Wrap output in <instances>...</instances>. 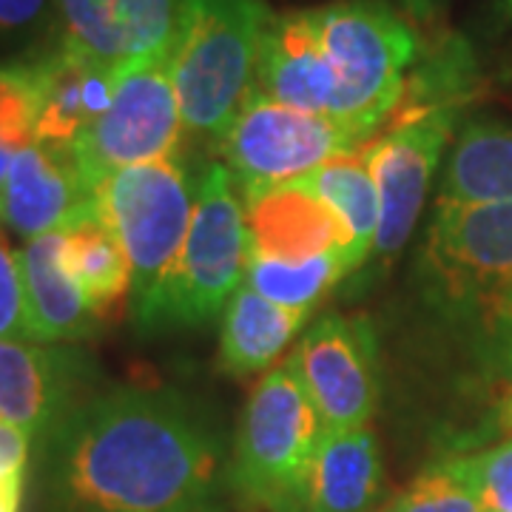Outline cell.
I'll use <instances>...</instances> for the list:
<instances>
[{"label": "cell", "mask_w": 512, "mask_h": 512, "mask_svg": "<svg viewBox=\"0 0 512 512\" xmlns=\"http://www.w3.org/2000/svg\"><path fill=\"white\" fill-rule=\"evenodd\" d=\"M37 450L46 512H183L225 470L220 430L171 387L92 393Z\"/></svg>", "instance_id": "1"}, {"label": "cell", "mask_w": 512, "mask_h": 512, "mask_svg": "<svg viewBox=\"0 0 512 512\" xmlns=\"http://www.w3.org/2000/svg\"><path fill=\"white\" fill-rule=\"evenodd\" d=\"M413 291L430 325L484 379H512V202L436 205Z\"/></svg>", "instance_id": "2"}, {"label": "cell", "mask_w": 512, "mask_h": 512, "mask_svg": "<svg viewBox=\"0 0 512 512\" xmlns=\"http://www.w3.org/2000/svg\"><path fill=\"white\" fill-rule=\"evenodd\" d=\"M131 268V316L140 330H157L163 299L194 220L197 185L180 157L114 171L94 191Z\"/></svg>", "instance_id": "3"}, {"label": "cell", "mask_w": 512, "mask_h": 512, "mask_svg": "<svg viewBox=\"0 0 512 512\" xmlns=\"http://www.w3.org/2000/svg\"><path fill=\"white\" fill-rule=\"evenodd\" d=\"M322 421L291 359L271 367L242 407L228 484L245 512H305Z\"/></svg>", "instance_id": "4"}, {"label": "cell", "mask_w": 512, "mask_h": 512, "mask_svg": "<svg viewBox=\"0 0 512 512\" xmlns=\"http://www.w3.org/2000/svg\"><path fill=\"white\" fill-rule=\"evenodd\" d=\"M265 0H194L171 60L183 128L191 140L220 146L256 86Z\"/></svg>", "instance_id": "5"}, {"label": "cell", "mask_w": 512, "mask_h": 512, "mask_svg": "<svg viewBox=\"0 0 512 512\" xmlns=\"http://www.w3.org/2000/svg\"><path fill=\"white\" fill-rule=\"evenodd\" d=\"M316 12L336 80L328 114L365 143L396 109L419 43L384 0H339Z\"/></svg>", "instance_id": "6"}, {"label": "cell", "mask_w": 512, "mask_h": 512, "mask_svg": "<svg viewBox=\"0 0 512 512\" xmlns=\"http://www.w3.org/2000/svg\"><path fill=\"white\" fill-rule=\"evenodd\" d=\"M248 228L225 163H211L197 180L194 220L165 291L157 330L200 328L225 313L245 282Z\"/></svg>", "instance_id": "7"}, {"label": "cell", "mask_w": 512, "mask_h": 512, "mask_svg": "<svg viewBox=\"0 0 512 512\" xmlns=\"http://www.w3.org/2000/svg\"><path fill=\"white\" fill-rule=\"evenodd\" d=\"M171 60L160 55L126 66L109 109L74 140V163L92 194L114 171L177 157L185 128Z\"/></svg>", "instance_id": "8"}, {"label": "cell", "mask_w": 512, "mask_h": 512, "mask_svg": "<svg viewBox=\"0 0 512 512\" xmlns=\"http://www.w3.org/2000/svg\"><path fill=\"white\" fill-rule=\"evenodd\" d=\"M359 146L362 140L330 114L293 109L254 86L220 151L242 197H254L279 185L299 183L330 157Z\"/></svg>", "instance_id": "9"}, {"label": "cell", "mask_w": 512, "mask_h": 512, "mask_svg": "<svg viewBox=\"0 0 512 512\" xmlns=\"http://www.w3.org/2000/svg\"><path fill=\"white\" fill-rule=\"evenodd\" d=\"M456 114L458 109H439L390 120L387 134L367 148V168L379 191V231L365 262L367 271H384L402 254L450 143Z\"/></svg>", "instance_id": "10"}, {"label": "cell", "mask_w": 512, "mask_h": 512, "mask_svg": "<svg viewBox=\"0 0 512 512\" xmlns=\"http://www.w3.org/2000/svg\"><path fill=\"white\" fill-rule=\"evenodd\" d=\"M291 362L325 433L367 427L379 404V348L367 319H316Z\"/></svg>", "instance_id": "11"}, {"label": "cell", "mask_w": 512, "mask_h": 512, "mask_svg": "<svg viewBox=\"0 0 512 512\" xmlns=\"http://www.w3.org/2000/svg\"><path fill=\"white\" fill-rule=\"evenodd\" d=\"M92 382V359L80 350L0 339V419L20 427L37 447L89 399Z\"/></svg>", "instance_id": "12"}, {"label": "cell", "mask_w": 512, "mask_h": 512, "mask_svg": "<svg viewBox=\"0 0 512 512\" xmlns=\"http://www.w3.org/2000/svg\"><path fill=\"white\" fill-rule=\"evenodd\" d=\"M66 43L109 66L174 55L194 0H55Z\"/></svg>", "instance_id": "13"}, {"label": "cell", "mask_w": 512, "mask_h": 512, "mask_svg": "<svg viewBox=\"0 0 512 512\" xmlns=\"http://www.w3.org/2000/svg\"><path fill=\"white\" fill-rule=\"evenodd\" d=\"M92 208L94 194L77 171L72 148L32 143L0 185V222L23 239L60 231Z\"/></svg>", "instance_id": "14"}, {"label": "cell", "mask_w": 512, "mask_h": 512, "mask_svg": "<svg viewBox=\"0 0 512 512\" xmlns=\"http://www.w3.org/2000/svg\"><path fill=\"white\" fill-rule=\"evenodd\" d=\"M32 66L37 80L35 143L72 148L83 128L109 109L123 69L80 52L66 40L32 60Z\"/></svg>", "instance_id": "15"}, {"label": "cell", "mask_w": 512, "mask_h": 512, "mask_svg": "<svg viewBox=\"0 0 512 512\" xmlns=\"http://www.w3.org/2000/svg\"><path fill=\"white\" fill-rule=\"evenodd\" d=\"M256 89L293 109L328 114L336 80L316 9L268 18L256 60Z\"/></svg>", "instance_id": "16"}, {"label": "cell", "mask_w": 512, "mask_h": 512, "mask_svg": "<svg viewBox=\"0 0 512 512\" xmlns=\"http://www.w3.org/2000/svg\"><path fill=\"white\" fill-rule=\"evenodd\" d=\"M248 254L302 262L328 251H345L348 228L328 202L319 200L308 185L288 183L245 197Z\"/></svg>", "instance_id": "17"}, {"label": "cell", "mask_w": 512, "mask_h": 512, "mask_svg": "<svg viewBox=\"0 0 512 512\" xmlns=\"http://www.w3.org/2000/svg\"><path fill=\"white\" fill-rule=\"evenodd\" d=\"M63 228L26 239L18 251L20 279L26 293V316L32 342L60 345L86 339L97 325V313L86 293L63 265Z\"/></svg>", "instance_id": "18"}, {"label": "cell", "mask_w": 512, "mask_h": 512, "mask_svg": "<svg viewBox=\"0 0 512 512\" xmlns=\"http://www.w3.org/2000/svg\"><path fill=\"white\" fill-rule=\"evenodd\" d=\"M384 467L370 427L322 433L305 512H367L382 495Z\"/></svg>", "instance_id": "19"}, {"label": "cell", "mask_w": 512, "mask_h": 512, "mask_svg": "<svg viewBox=\"0 0 512 512\" xmlns=\"http://www.w3.org/2000/svg\"><path fill=\"white\" fill-rule=\"evenodd\" d=\"M441 205L512 202V126L473 117L458 131L439 188Z\"/></svg>", "instance_id": "20"}, {"label": "cell", "mask_w": 512, "mask_h": 512, "mask_svg": "<svg viewBox=\"0 0 512 512\" xmlns=\"http://www.w3.org/2000/svg\"><path fill=\"white\" fill-rule=\"evenodd\" d=\"M308 316L311 311L276 305L242 282L222 313V370L231 376H251L271 367L308 325Z\"/></svg>", "instance_id": "21"}, {"label": "cell", "mask_w": 512, "mask_h": 512, "mask_svg": "<svg viewBox=\"0 0 512 512\" xmlns=\"http://www.w3.org/2000/svg\"><path fill=\"white\" fill-rule=\"evenodd\" d=\"M63 234V265L86 293L94 313L106 319L131 291V268L120 239L97 211V202L92 211L69 222Z\"/></svg>", "instance_id": "22"}, {"label": "cell", "mask_w": 512, "mask_h": 512, "mask_svg": "<svg viewBox=\"0 0 512 512\" xmlns=\"http://www.w3.org/2000/svg\"><path fill=\"white\" fill-rule=\"evenodd\" d=\"M302 183L319 200L336 211V217L348 228V274L362 271L370 256L373 239L379 231V191L370 177L367 157H359L356 148L330 157L328 163L311 171Z\"/></svg>", "instance_id": "23"}, {"label": "cell", "mask_w": 512, "mask_h": 512, "mask_svg": "<svg viewBox=\"0 0 512 512\" xmlns=\"http://www.w3.org/2000/svg\"><path fill=\"white\" fill-rule=\"evenodd\" d=\"M345 274H348L345 251H328L302 262L248 254V265H245V282L256 293H262L276 305L305 308V311H313V305Z\"/></svg>", "instance_id": "24"}, {"label": "cell", "mask_w": 512, "mask_h": 512, "mask_svg": "<svg viewBox=\"0 0 512 512\" xmlns=\"http://www.w3.org/2000/svg\"><path fill=\"white\" fill-rule=\"evenodd\" d=\"M37 80L32 60L0 66V185L23 148L35 143Z\"/></svg>", "instance_id": "25"}, {"label": "cell", "mask_w": 512, "mask_h": 512, "mask_svg": "<svg viewBox=\"0 0 512 512\" xmlns=\"http://www.w3.org/2000/svg\"><path fill=\"white\" fill-rule=\"evenodd\" d=\"M382 512H484V504L444 458L421 470Z\"/></svg>", "instance_id": "26"}, {"label": "cell", "mask_w": 512, "mask_h": 512, "mask_svg": "<svg viewBox=\"0 0 512 512\" xmlns=\"http://www.w3.org/2000/svg\"><path fill=\"white\" fill-rule=\"evenodd\" d=\"M447 464L464 478L484 512H512V439L476 456H453Z\"/></svg>", "instance_id": "27"}, {"label": "cell", "mask_w": 512, "mask_h": 512, "mask_svg": "<svg viewBox=\"0 0 512 512\" xmlns=\"http://www.w3.org/2000/svg\"><path fill=\"white\" fill-rule=\"evenodd\" d=\"M0 339L32 342L18 254L9 248L3 234H0Z\"/></svg>", "instance_id": "28"}, {"label": "cell", "mask_w": 512, "mask_h": 512, "mask_svg": "<svg viewBox=\"0 0 512 512\" xmlns=\"http://www.w3.org/2000/svg\"><path fill=\"white\" fill-rule=\"evenodd\" d=\"M55 20V0H0V49L32 43Z\"/></svg>", "instance_id": "29"}, {"label": "cell", "mask_w": 512, "mask_h": 512, "mask_svg": "<svg viewBox=\"0 0 512 512\" xmlns=\"http://www.w3.org/2000/svg\"><path fill=\"white\" fill-rule=\"evenodd\" d=\"M32 444L20 427L0 419V478H23L32 456Z\"/></svg>", "instance_id": "30"}, {"label": "cell", "mask_w": 512, "mask_h": 512, "mask_svg": "<svg viewBox=\"0 0 512 512\" xmlns=\"http://www.w3.org/2000/svg\"><path fill=\"white\" fill-rule=\"evenodd\" d=\"M23 481L26 478H9L0 484V512H20L23 504Z\"/></svg>", "instance_id": "31"}, {"label": "cell", "mask_w": 512, "mask_h": 512, "mask_svg": "<svg viewBox=\"0 0 512 512\" xmlns=\"http://www.w3.org/2000/svg\"><path fill=\"white\" fill-rule=\"evenodd\" d=\"M402 6H404V12H407L413 20H419V23H430V20H436V15L441 12L444 0H402Z\"/></svg>", "instance_id": "32"}, {"label": "cell", "mask_w": 512, "mask_h": 512, "mask_svg": "<svg viewBox=\"0 0 512 512\" xmlns=\"http://www.w3.org/2000/svg\"><path fill=\"white\" fill-rule=\"evenodd\" d=\"M501 430L512 433V390L510 396H507V402H504V407H501Z\"/></svg>", "instance_id": "33"}, {"label": "cell", "mask_w": 512, "mask_h": 512, "mask_svg": "<svg viewBox=\"0 0 512 512\" xmlns=\"http://www.w3.org/2000/svg\"><path fill=\"white\" fill-rule=\"evenodd\" d=\"M183 512H222V507L217 501H205V504H197V507H191V510Z\"/></svg>", "instance_id": "34"}, {"label": "cell", "mask_w": 512, "mask_h": 512, "mask_svg": "<svg viewBox=\"0 0 512 512\" xmlns=\"http://www.w3.org/2000/svg\"><path fill=\"white\" fill-rule=\"evenodd\" d=\"M504 18L512 20V0H504Z\"/></svg>", "instance_id": "35"}, {"label": "cell", "mask_w": 512, "mask_h": 512, "mask_svg": "<svg viewBox=\"0 0 512 512\" xmlns=\"http://www.w3.org/2000/svg\"><path fill=\"white\" fill-rule=\"evenodd\" d=\"M23 478H26V476H23ZM3 481H9V478H0V484H3Z\"/></svg>", "instance_id": "36"}]
</instances>
